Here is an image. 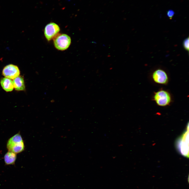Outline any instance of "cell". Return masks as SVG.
<instances>
[{
  "label": "cell",
  "mask_w": 189,
  "mask_h": 189,
  "mask_svg": "<svg viewBox=\"0 0 189 189\" xmlns=\"http://www.w3.org/2000/svg\"><path fill=\"white\" fill-rule=\"evenodd\" d=\"M183 46L185 49L188 51H189V37L185 39L183 42Z\"/></svg>",
  "instance_id": "11"
},
{
  "label": "cell",
  "mask_w": 189,
  "mask_h": 189,
  "mask_svg": "<svg viewBox=\"0 0 189 189\" xmlns=\"http://www.w3.org/2000/svg\"><path fill=\"white\" fill-rule=\"evenodd\" d=\"M152 77L155 82L159 84L166 85L168 81L167 74L161 69H158L155 71L152 74Z\"/></svg>",
  "instance_id": "7"
},
{
  "label": "cell",
  "mask_w": 189,
  "mask_h": 189,
  "mask_svg": "<svg viewBox=\"0 0 189 189\" xmlns=\"http://www.w3.org/2000/svg\"><path fill=\"white\" fill-rule=\"evenodd\" d=\"M60 29L59 25L54 22L46 25L44 29V35L46 39L49 41L53 39L58 34Z\"/></svg>",
  "instance_id": "5"
},
{
  "label": "cell",
  "mask_w": 189,
  "mask_h": 189,
  "mask_svg": "<svg viewBox=\"0 0 189 189\" xmlns=\"http://www.w3.org/2000/svg\"><path fill=\"white\" fill-rule=\"evenodd\" d=\"M14 88L17 91L25 90V86L23 78L21 76H18L13 79V81Z\"/></svg>",
  "instance_id": "10"
},
{
  "label": "cell",
  "mask_w": 189,
  "mask_h": 189,
  "mask_svg": "<svg viewBox=\"0 0 189 189\" xmlns=\"http://www.w3.org/2000/svg\"><path fill=\"white\" fill-rule=\"evenodd\" d=\"M25 147L24 141L19 133L10 138L7 144V148L8 151L16 154L23 151Z\"/></svg>",
  "instance_id": "1"
},
{
  "label": "cell",
  "mask_w": 189,
  "mask_h": 189,
  "mask_svg": "<svg viewBox=\"0 0 189 189\" xmlns=\"http://www.w3.org/2000/svg\"><path fill=\"white\" fill-rule=\"evenodd\" d=\"M53 40L55 48L61 51L65 50L68 48L71 43L70 37L64 34H58Z\"/></svg>",
  "instance_id": "4"
},
{
  "label": "cell",
  "mask_w": 189,
  "mask_h": 189,
  "mask_svg": "<svg viewBox=\"0 0 189 189\" xmlns=\"http://www.w3.org/2000/svg\"><path fill=\"white\" fill-rule=\"evenodd\" d=\"M154 100L160 106L165 107L170 104L171 101L170 93L165 90H161L155 92L153 97Z\"/></svg>",
  "instance_id": "3"
},
{
  "label": "cell",
  "mask_w": 189,
  "mask_h": 189,
  "mask_svg": "<svg viewBox=\"0 0 189 189\" xmlns=\"http://www.w3.org/2000/svg\"><path fill=\"white\" fill-rule=\"evenodd\" d=\"M175 14L174 11L171 9L169 10L167 12V15L170 19H172Z\"/></svg>",
  "instance_id": "12"
},
{
  "label": "cell",
  "mask_w": 189,
  "mask_h": 189,
  "mask_svg": "<svg viewBox=\"0 0 189 189\" xmlns=\"http://www.w3.org/2000/svg\"><path fill=\"white\" fill-rule=\"evenodd\" d=\"M20 72L18 67L13 64L6 66L3 68L2 74L6 77L13 79L19 76Z\"/></svg>",
  "instance_id": "6"
},
{
  "label": "cell",
  "mask_w": 189,
  "mask_h": 189,
  "mask_svg": "<svg viewBox=\"0 0 189 189\" xmlns=\"http://www.w3.org/2000/svg\"><path fill=\"white\" fill-rule=\"evenodd\" d=\"M0 83L3 88L7 92L11 91L14 88L13 81L10 79L3 78L1 80Z\"/></svg>",
  "instance_id": "8"
},
{
  "label": "cell",
  "mask_w": 189,
  "mask_h": 189,
  "mask_svg": "<svg viewBox=\"0 0 189 189\" xmlns=\"http://www.w3.org/2000/svg\"><path fill=\"white\" fill-rule=\"evenodd\" d=\"M16 159L17 154L10 151H8L4 156V162L7 165L14 164Z\"/></svg>",
  "instance_id": "9"
},
{
  "label": "cell",
  "mask_w": 189,
  "mask_h": 189,
  "mask_svg": "<svg viewBox=\"0 0 189 189\" xmlns=\"http://www.w3.org/2000/svg\"><path fill=\"white\" fill-rule=\"evenodd\" d=\"M188 123L186 130L176 140V146L179 152L182 155L188 158L189 155Z\"/></svg>",
  "instance_id": "2"
}]
</instances>
